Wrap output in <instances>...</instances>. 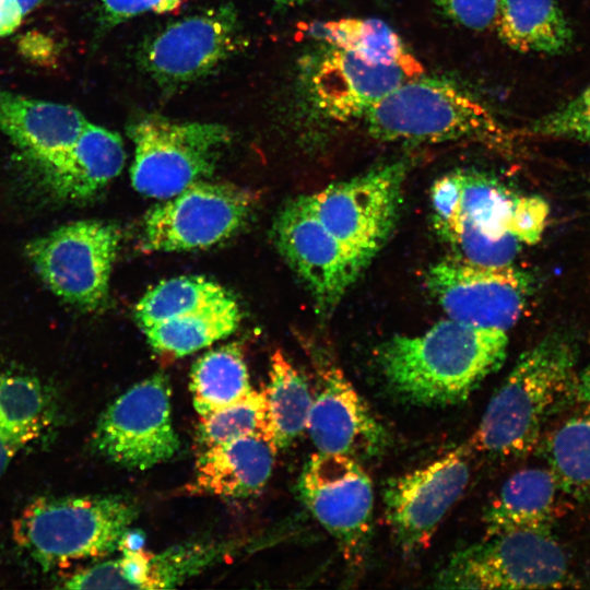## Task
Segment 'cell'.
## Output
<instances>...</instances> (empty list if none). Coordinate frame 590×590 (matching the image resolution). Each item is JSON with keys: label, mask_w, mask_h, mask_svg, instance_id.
Segmentation results:
<instances>
[{"label": "cell", "mask_w": 590, "mask_h": 590, "mask_svg": "<svg viewBox=\"0 0 590 590\" xmlns=\"http://www.w3.org/2000/svg\"><path fill=\"white\" fill-rule=\"evenodd\" d=\"M508 332L452 319L416 335H394L376 350L388 387L404 401L445 406L467 400L505 362Z\"/></svg>", "instance_id": "6da1fadb"}, {"label": "cell", "mask_w": 590, "mask_h": 590, "mask_svg": "<svg viewBox=\"0 0 590 590\" xmlns=\"http://www.w3.org/2000/svg\"><path fill=\"white\" fill-rule=\"evenodd\" d=\"M310 354L316 380L306 430L317 450L358 461L380 455L389 444L386 427L328 351Z\"/></svg>", "instance_id": "e0dca14e"}, {"label": "cell", "mask_w": 590, "mask_h": 590, "mask_svg": "<svg viewBox=\"0 0 590 590\" xmlns=\"http://www.w3.org/2000/svg\"><path fill=\"white\" fill-rule=\"evenodd\" d=\"M500 0H435L441 13L452 22L473 31L495 25Z\"/></svg>", "instance_id": "e575fe53"}, {"label": "cell", "mask_w": 590, "mask_h": 590, "mask_svg": "<svg viewBox=\"0 0 590 590\" xmlns=\"http://www.w3.org/2000/svg\"><path fill=\"white\" fill-rule=\"evenodd\" d=\"M246 44L235 7L221 4L151 35L140 48L139 60L165 93H174L211 74Z\"/></svg>", "instance_id": "30bf717a"}, {"label": "cell", "mask_w": 590, "mask_h": 590, "mask_svg": "<svg viewBox=\"0 0 590 590\" xmlns=\"http://www.w3.org/2000/svg\"><path fill=\"white\" fill-rule=\"evenodd\" d=\"M469 447L461 446L426 467L388 481L384 491L387 523L405 553L426 547L470 480Z\"/></svg>", "instance_id": "2e32d148"}, {"label": "cell", "mask_w": 590, "mask_h": 590, "mask_svg": "<svg viewBox=\"0 0 590 590\" xmlns=\"http://www.w3.org/2000/svg\"><path fill=\"white\" fill-rule=\"evenodd\" d=\"M499 39L523 54L557 56L573 44V31L556 0H500Z\"/></svg>", "instance_id": "cb8c5ba5"}, {"label": "cell", "mask_w": 590, "mask_h": 590, "mask_svg": "<svg viewBox=\"0 0 590 590\" xmlns=\"http://www.w3.org/2000/svg\"><path fill=\"white\" fill-rule=\"evenodd\" d=\"M531 279L508 266L480 264L456 255L428 268L425 285L449 319L508 332L531 294Z\"/></svg>", "instance_id": "4fadbf2b"}, {"label": "cell", "mask_w": 590, "mask_h": 590, "mask_svg": "<svg viewBox=\"0 0 590 590\" xmlns=\"http://www.w3.org/2000/svg\"><path fill=\"white\" fill-rule=\"evenodd\" d=\"M369 135L384 142L472 141L508 152L512 134L493 111L457 83L438 76L410 79L363 117Z\"/></svg>", "instance_id": "3957f363"}, {"label": "cell", "mask_w": 590, "mask_h": 590, "mask_svg": "<svg viewBox=\"0 0 590 590\" xmlns=\"http://www.w3.org/2000/svg\"><path fill=\"white\" fill-rule=\"evenodd\" d=\"M520 133L574 140L590 146V85L557 108L533 120Z\"/></svg>", "instance_id": "d6a6232c"}, {"label": "cell", "mask_w": 590, "mask_h": 590, "mask_svg": "<svg viewBox=\"0 0 590 590\" xmlns=\"http://www.w3.org/2000/svg\"><path fill=\"white\" fill-rule=\"evenodd\" d=\"M557 491L550 469L514 473L484 511L485 538L518 530H552Z\"/></svg>", "instance_id": "7402d4cb"}, {"label": "cell", "mask_w": 590, "mask_h": 590, "mask_svg": "<svg viewBox=\"0 0 590 590\" xmlns=\"http://www.w3.org/2000/svg\"><path fill=\"white\" fill-rule=\"evenodd\" d=\"M232 297L223 286L206 278L184 275L162 281L150 288L137 303L133 314L143 330Z\"/></svg>", "instance_id": "f546056e"}, {"label": "cell", "mask_w": 590, "mask_h": 590, "mask_svg": "<svg viewBox=\"0 0 590 590\" xmlns=\"http://www.w3.org/2000/svg\"><path fill=\"white\" fill-rule=\"evenodd\" d=\"M87 122L70 105L0 88V130L33 165L69 148Z\"/></svg>", "instance_id": "ffe728a7"}, {"label": "cell", "mask_w": 590, "mask_h": 590, "mask_svg": "<svg viewBox=\"0 0 590 590\" xmlns=\"http://www.w3.org/2000/svg\"><path fill=\"white\" fill-rule=\"evenodd\" d=\"M22 447L0 433V479Z\"/></svg>", "instance_id": "f35d334b"}, {"label": "cell", "mask_w": 590, "mask_h": 590, "mask_svg": "<svg viewBox=\"0 0 590 590\" xmlns=\"http://www.w3.org/2000/svg\"><path fill=\"white\" fill-rule=\"evenodd\" d=\"M542 450L558 489L590 502V408L554 429Z\"/></svg>", "instance_id": "f1b7e54d"}, {"label": "cell", "mask_w": 590, "mask_h": 590, "mask_svg": "<svg viewBox=\"0 0 590 590\" xmlns=\"http://www.w3.org/2000/svg\"><path fill=\"white\" fill-rule=\"evenodd\" d=\"M241 314L234 297L200 311L155 323L143 329L151 347L180 357L232 334Z\"/></svg>", "instance_id": "d4e9b609"}, {"label": "cell", "mask_w": 590, "mask_h": 590, "mask_svg": "<svg viewBox=\"0 0 590 590\" xmlns=\"http://www.w3.org/2000/svg\"><path fill=\"white\" fill-rule=\"evenodd\" d=\"M548 203L540 196H518L512 209L509 232L521 243L536 244L545 229Z\"/></svg>", "instance_id": "836d02e7"}, {"label": "cell", "mask_w": 590, "mask_h": 590, "mask_svg": "<svg viewBox=\"0 0 590 590\" xmlns=\"http://www.w3.org/2000/svg\"><path fill=\"white\" fill-rule=\"evenodd\" d=\"M102 24L114 27L138 15L173 12L184 0H97Z\"/></svg>", "instance_id": "d590c367"}, {"label": "cell", "mask_w": 590, "mask_h": 590, "mask_svg": "<svg viewBox=\"0 0 590 590\" xmlns=\"http://www.w3.org/2000/svg\"><path fill=\"white\" fill-rule=\"evenodd\" d=\"M409 168L408 160L394 161L312 194L323 225L365 268L397 225Z\"/></svg>", "instance_id": "9c48e42d"}, {"label": "cell", "mask_w": 590, "mask_h": 590, "mask_svg": "<svg viewBox=\"0 0 590 590\" xmlns=\"http://www.w3.org/2000/svg\"><path fill=\"white\" fill-rule=\"evenodd\" d=\"M251 389L247 364L236 343L204 353L191 367L190 391L199 416L241 399Z\"/></svg>", "instance_id": "4316f807"}, {"label": "cell", "mask_w": 590, "mask_h": 590, "mask_svg": "<svg viewBox=\"0 0 590 590\" xmlns=\"http://www.w3.org/2000/svg\"><path fill=\"white\" fill-rule=\"evenodd\" d=\"M578 359V339L563 329L522 353L467 445L498 460L528 455L547 420L574 399Z\"/></svg>", "instance_id": "7a4b0ae2"}, {"label": "cell", "mask_w": 590, "mask_h": 590, "mask_svg": "<svg viewBox=\"0 0 590 590\" xmlns=\"http://www.w3.org/2000/svg\"><path fill=\"white\" fill-rule=\"evenodd\" d=\"M51 417L40 382L31 376L0 373V433L22 448L35 440Z\"/></svg>", "instance_id": "4dcf8cb0"}, {"label": "cell", "mask_w": 590, "mask_h": 590, "mask_svg": "<svg viewBox=\"0 0 590 590\" xmlns=\"http://www.w3.org/2000/svg\"><path fill=\"white\" fill-rule=\"evenodd\" d=\"M271 1L279 7L292 8V7L305 4L310 0H271Z\"/></svg>", "instance_id": "ab89813d"}, {"label": "cell", "mask_w": 590, "mask_h": 590, "mask_svg": "<svg viewBox=\"0 0 590 590\" xmlns=\"http://www.w3.org/2000/svg\"><path fill=\"white\" fill-rule=\"evenodd\" d=\"M517 197L487 173L450 172L430 188L433 226L458 257L486 266L512 264L522 245L509 232Z\"/></svg>", "instance_id": "5b68a950"}, {"label": "cell", "mask_w": 590, "mask_h": 590, "mask_svg": "<svg viewBox=\"0 0 590 590\" xmlns=\"http://www.w3.org/2000/svg\"><path fill=\"white\" fill-rule=\"evenodd\" d=\"M308 32L324 44L353 51L373 63L424 70L401 37L377 19L345 17L314 23Z\"/></svg>", "instance_id": "484cf974"}, {"label": "cell", "mask_w": 590, "mask_h": 590, "mask_svg": "<svg viewBox=\"0 0 590 590\" xmlns=\"http://www.w3.org/2000/svg\"><path fill=\"white\" fill-rule=\"evenodd\" d=\"M116 558L119 589H170L229 553L227 543L193 541L153 554L141 548L121 546Z\"/></svg>", "instance_id": "603a6c76"}, {"label": "cell", "mask_w": 590, "mask_h": 590, "mask_svg": "<svg viewBox=\"0 0 590 590\" xmlns=\"http://www.w3.org/2000/svg\"><path fill=\"white\" fill-rule=\"evenodd\" d=\"M423 72L401 64L373 63L324 43L309 57L305 71L315 108L339 122L363 118L390 92Z\"/></svg>", "instance_id": "ac0fdd59"}, {"label": "cell", "mask_w": 590, "mask_h": 590, "mask_svg": "<svg viewBox=\"0 0 590 590\" xmlns=\"http://www.w3.org/2000/svg\"><path fill=\"white\" fill-rule=\"evenodd\" d=\"M435 586L447 589H559L576 587L566 552L552 530H518L457 552Z\"/></svg>", "instance_id": "8992f818"}, {"label": "cell", "mask_w": 590, "mask_h": 590, "mask_svg": "<svg viewBox=\"0 0 590 590\" xmlns=\"http://www.w3.org/2000/svg\"><path fill=\"white\" fill-rule=\"evenodd\" d=\"M138 516L120 495L43 496L13 523L17 546L44 569L110 554Z\"/></svg>", "instance_id": "277c9868"}, {"label": "cell", "mask_w": 590, "mask_h": 590, "mask_svg": "<svg viewBox=\"0 0 590 590\" xmlns=\"http://www.w3.org/2000/svg\"><path fill=\"white\" fill-rule=\"evenodd\" d=\"M44 0H0V37L14 33Z\"/></svg>", "instance_id": "8d00e7d4"}, {"label": "cell", "mask_w": 590, "mask_h": 590, "mask_svg": "<svg viewBox=\"0 0 590 590\" xmlns=\"http://www.w3.org/2000/svg\"><path fill=\"white\" fill-rule=\"evenodd\" d=\"M91 444L98 455L128 469L146 470L172 459L180 441L167 377L154 374L119 396L97 420Z\"/></svg>", "instance_id": "7c38bea8"}, {"label": "cell", "mask_w": 590, "mask_h": 590, "mask_svg": "<svg viewBox=\"0 0 590 590\" xmlns=\"http://www.w3.org/2000/svg\"><path fill=\"white\" fill-rule=\"evenodd\" d=\"M272 237L276 248L304 282L317 314L329 317L366 269L323 225L312 194L291 199L278 214Z\"/></svg>", "instance_id": "5bb4252c"}, {"label": "cell", "mask_w": 590, "mask_h": 590, "mask_svg": "<svg viewBox=\"0 0 590 590\" xmlns=\"http://www.w3.org/2000/svg\"><path fill=\"white\" fill-rule=\"evenodd\" d=\"M264 390L273 442L278 449L285 448L307 428L311 389L283 352L276 350L271 356Z\"/></svg>", "instance_id": "83f0119b"}, {"label": "cell", "mask_w": 590, "mask_h": 590, "mask_svg": "<svg viewBox=\"0 0 590 590\" xmlns=\"http://www.w3.org/2000/svg\"><path fill=\"white\" fill-rule=\"evenodd\" d=\"M298 491L311 515L338 542L347 562L361 563L371 534L374 491L359 461L345 455L318 451L306 462Z\"/></svg>", "instance_id": "9a60e30c"}, {"label": "cell", "mask_w": 590, "mask_h": 590, "mask_svg": "<svg viewBox=\"0 0 590 590\" xmlns=\"http://www.w3.org/2000/svg\"><path fill=\"white\" fill-rule=\"evenodd\" d=\"M574 400L590 404V362L583 370L577 375Z\"/></svg>", "instance_id": "74e56055"}, {"label": "cell", "mask_w": 590, "mask_h": 590, "mask_svg": "<svg viewBox=\"0 0 590 590\" xmlns=\"http://www.w3.org/2000/svg\"><path fill=\"white\" fill-rule=\"evenodd\" d=\"M252 191L229 182L197 181L143 216L139 247L145 252L206 248L232 237L249 219Z\"/></svg>", "instance_id": "8fae6325"}, {"label": "cell", "mask_w": 590, "mask_h": 590, "mask_svg": "<svg viewBox=\"0 0 590 590\" xmlns=\"http://www.w3.org/2000/svg\"><path fill=\"white\" fill-rule=\"evenodd\" d=\"M128 135L134 144L132 186L158 199L209 179L232 140L229 129L223 125L176 121L158 114L133 119Z\"/></svg>", "instance_id": "52a82bcc"}, {"label": "cell", "mask_w": 590, "mask_h": 590, "mask_svg": "<svg viewBox=\"0 0 590 590\" xmlns=\"http://www.w3.org/2000/svg\"><path fill=\"white\" fill-rule=\"evenodd\" d=\"M121 229L101 220H80L35 237L25 256L42 282L62 302L85 311L104 306Z\"/></svg>", "instance_id": "ba28073f"}, {"label": "cell", "mask_w": 590, "mask_h": 590, "mask_svg": "<svg viewBox=\"0 0 590 590\" xmlns=\"http://www.w3.org/2000/svg\"><path fill=\"white\" fill-rule=\"evenodd\" d=\"M250 435H264L273 441L264 388L251 389L241 399L200 416L197 441L204 450Z\"/></svg>", "instance_id": "1f68e13d"}, {"label": "cell", "mask_w": 590, "mask_h": 590, "mask_svg": "<svg viewBox=\"0 0 590 590\" xmlns=\"http://www.w3.org/2000/svg\"><path fill=\"white\" fill-rule=\"evenodd\" d=\"M276 450L264 435H250L201 450L191 492L226 498L251 496L270 479Z\"/></svg>", "instance_id": "44dd1931"}, {"label": "cell", "mask_w": 590, "mask_h": 590, "mask_svg": "<svg viewBox=\"0 0 590 590\" xmlns=\"http://www.w3.org/2000/svg\"><path fill=\"white\" fill-rule=\"evenodd\" d=\"M125 161L121 137L88 121L69 148L33 166L48 197L59 202H81L95 197L116 178Z\"/></svg>", "instance_id": "d6986e66"}]
</instances>
